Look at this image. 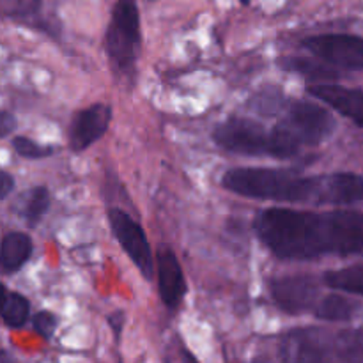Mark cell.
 Masks as SVG:
<instances>
[{"mask_svg": "<svg viewBox=\"0 0 363 363\" xmlns=\"http://www.w3.org/2000/svg\"><path fill=\"white\" fill-rule=\"evenodd\" d=\"M262 243L284 261L363 254V213L269 208L255 220Z\"/></svg>", "mask_w": 363, "mask_h": 363, "instance_id": "cell-1", "label": "cell"}, {"mask_svg": "<svg viewBox=\"0 0 363 363\" xmlns=\"http://www.w3.org/2000/svg\"><path fill=\"white\" fill-rule=\"evenodd\" d=\"M223 188L250 199L301 204L347 206L363 199V177L339 172L301 177L275 169H233L223 174Z\"/></svg>", "mask_w": 363, "mask_h": 363, "instance_id": "cell-2", "label": "cell"}, {"mask_svg": "<svg viewBox=\"0 0 363 363\" xmlns=\"http://www.w3.org/2000/svg\"><path fill=\"white\" fill-rule=\"evenodd\" d=\"M106 50L117 69L124 73L133 69L140 50V14L135 0H117L113 6Z\"/></svg>", "mask_w": 363, "mask_h": 363, "instance_id": "cell-3", "label": "cell"}, {"mask_svg": "<svg viewBox=\"0 0 363 363\" xmlns=\"http://www.w3.org/2000/svg\"><path fill=\"white\" fill-rule=\"evenodd\" d=\"M213 138L222 149L245 156L272 155V130L247 117H233L218 124Z\"/></svg>", "mask_w": 363, "mask_h": 363, "instance_id": "cell-4", "label": "cell"}, {"mask_svg": "<svg viewBox=\"0 0 363 363\" xmlns=\"http://www.w3.org/2000/svg\"><path fill=\"white\" fill-rule=\"evenodd\" d=\"M284 363H333L335 340L321 328L291 330L280 340Z\"/></svg>", "mask_w": 363, "mask_h": 363, "instance_id": "cell-5", "label": "cell"}, {"mask_svg": "<svg viewBox=\"0 0 363 363\" xmlns=\"http://www.w3.org/2000/svg\"><path fill=\"white\" fill-rule=\"evenodd\" d=\"M284 126L293 133L300 145H318L335 130V119L328 110L315 103L296 101L287 110Z\"/></svg>", "mask_w": 363, "mask_h": 363, "instance_id": "cell-6", "label": "cell"}, {"mask_svg": "<svg viewBox=\"0 0 363 363\" xmlns=\"http://www.w3.org/2000/svg\"><path fill=\"white\" fill-rule=\"evenodd\" d=\"M108 222L110 229L116 234L123 250L130 255L142 275L151 280L155 277V259H152L151 245H149L144 229L128 213L121 211V209H110Z\"/></svg>", "mask_w": 363, "mask_h": 363, "instance_id": "cell-7", "label": "cell"}, {"mask_svg": "<svg viewBox=\"0 0 363 363\" xmlns=\"http://www.w3.org/2000/svg\"><path fill=\"white\" fill-rule=\"evenodd\" d=\"M303 46L319 59L344 69L363 71V39L351 34H321L303 41Z\"/></svg>", "mask_w": 363, "mask_h": 363, "instance_id": "cell-8", "label": "cell"}, {"mask_svg": "<svg viewBox=\"0 0 363 363\" xmlns=\"http://www.w3.org/2000/svg\"><path fill=\"white\" fill-rule=\"evenodd\" d=\"M275 303L287 314H301L311 311L318 298V284L308 275L280 277L272 282Z\"/></svg>", "mask_w": 363, "mask_h": 363, "instance_id": "cell-9", "label": "cell"}, {"mask_svg": "<svg viewBox=\"0 0 363 363\" xmlns=\"http://www.w3.org/2000/svg\"><path fill=\"white\" fill-rule=\"evenodd\" d=\"M112 119V108L108 105H92L80 110L74 116L69 128V147L80 152L103 137Z\"/></svg>", "mask_w": 363, "mask_h": 363, "instance_id": "cell-10", "label": "cell"}, {"mask_svg": "<svg viewBox=\"0 0 363 363\" xmlns=\"http://www.w3.org/2000/svg\"><path fill=\"white\" fill-rule=\"evenodd\" d=\"M156 272H158V289L163 303L169 308H176L186 294V282L179 261L170 248H158Z\"/></svg>", "mask_w": 363, "mask_h": 363, "instance_id": "cell-11", "label": "cell"}, {"mask_svg": "<svg viewBox=\"0 0 363 363\" xmlns=\"http://www.w3.org/2000/svg\"><path fill=\"white\" fill-rule=\"evenodd\" d=\"M308 92L363 128V91L333 84H315L308 87Z\"/></svg>", "mask_w": 363, "mask_h": 363, "instance_id": "cell-12", "label": "cell"}, {"mask_svg": "<svg viewBox=\"0 0 363 363\" xmlns=\"http://www.w3.org/2000/svg\"><path fill=\"white\" fill-rule=\"evenodd\" d=\"M30 238L23 233H11L2 241V248H0V266L6 272H16L30 257Z\"/></svg>", "mask_w": 363, "mask_h": 363, "instance_id": "cell-13", "label": "cell"}, {"mask_svg": "<svg viewBox=\"0 0 363 363\" xmlns=\"http://www.w3.org/2000/svg\"><path fill=\"white\" fill-rule=\"evenodd\" d=\"M360 311V305L344 294H328L318 305L315 315L323 321H351Z\"/></svg>", "mask_w": 363, "mask_h": 363, "instance_id": "cell-14", "label": "cell"}, {"mask_svg": "<svg viewBox=\"0 0 363 363\" xmlns=\"http://www.w3.org/2000/svg\"><path fill=\"white\" fill-rule=\"evenodd\" d=\"M335 357L340 363H363V330H344L335 339Z\"/></svg>", "mask_w": 363, "mask_h": 363, "instance_id": "cell-15", "label": "cell"}, {"mask_svg": "<svg viewBox=\"0 0 363 363\" xmlns=\"http://www.w3.org/2000/svg\"><path fill=\"white\" fill-rule=\"evenodd\" d=\"M50 206V194L46 188L38 186L28 190L27 194H23L20 204H18V211L20 215L27 220L30 225L38 223L39 220L45 216V213L48 211Z\"/></svg>", "mask_w": 363, "mask_h": 363, "instance_id": "cell-16", "label": "cell"}, {"mask_svg": "<svg viewBox=\"0 0 363 363\" xmlns=\"http://www.w3.org/2000/svg\"><path fill=\"white\" fill-rule=\"evenodd\" d=\"M325 284L332 289L363 296V264L328 272L325 275Z\"/></svg>", "mask_w": 363, "mask_h": 363, "instance_id": "cell-17", "label": "cell"}, {"mask_svg": "<svg viewBox=\"0 0 363 363\" xmlns=\"http://www.w3.org/2000/svg\"><path fill=\"white\" fill-rule=\"evenodd\" d=\"M4 321L13 328H20L28 318V301L21 294H11L4 305Z\"/></svg>", "mask_w": 363, "mask_h": 363, "instance_id": "cell-18", "label": "cell"}, {"mask_svg": "<svg viewBox=\"0 0 363 363\" xmlns=\"http://www.w3.org/2000/svg\"><path fill=\"white\" fill-rule=\"evenodd\" d=\"M280 64H282L286 69L298 71V73L305 74V77H311L312 80H318V78H333L335 77V73H333V71L326 69V67L319 66V64L312 62V60H307V59H282L280 60Z\"/></svg>", "mask_w": 363, "mask_h": 363, "instance_id": "cell-19", "label": "cell"}, {"mask_svg": "<svg viewBox=\"0 0 363 363\" xmlns=\"http://www.w3.org/2000/svg\"><path fill=\"white\" fill-rule=\"evenodd\" d=\"M41 9V0H4V13L9 16H34Z\"/></svg>", "mask_w": 363, "mask_h": 363, "instance_id": "cell-20", "label": "cell"}, {"mask_svg": "<svg viewBox=\"0 0 363 363\" xmlns=\"http://www.w3.org/2000/svg\"><path fill=\"white\" fill-rule=\"evenodd\" d=\"M14 149L20 156H25V158H45V156H50L53 152L52 147H45V145H39L35 142H32L30 138L18 137L13 140Z\"/></svg>", "mask_w": 363, "mask_h": 363, "instance_id": "cell-21", "label": "cell"}, {"mask_svg": "<svg viewBox=\"0 0 363 363\" xmlns=\"http://www.w3.org/2000/svg\"><path fill=\"white\" fill-rule=\"evenodd\" d=\"M34 328L39 335L45 337V339H50L57 328L55 315L50 314V312H39L34 318Z\"/></svg>", "mask_w": 363, "mask_h": 363, "instance_id": "cell-22", "label": "cell"}, {"mask_svg": "<svg viewBox=\"0 0 363 363\" xmlns=\"http://www.w3.org/2000/svg\"><path fill=\"white\" fill-rule=\"evenodd\" d=\"M14 128H16V119H14L13 113L0 112V138L9 135Z\"/></svg>", "mask_w": 363, "mask_h": 363, "instance_id": "cell-23", "label": "cell"}, {"mask_svg": "<svg viewBox=\"0 0 363 363\" xmlns=\"http://www.w3.org/2000/svg\"><path fill=\"white\" fill-rule=\"evenodd\" d=\"M13 186H14L13 177H11L9 174H6L0 170V201H2V199H6L7 195L11 194Z\"/></svg>", "mask_w": 363, "mask_h": 363, "instance_id": "cell-24", "label": "cell"}, {"mask_svg": "<svg viewBox=\"0 0 363 363\" xmlns=\"http://www.w3.org/2000/svg\"><path fill=\"white\" fill-rule=\"evenodd\" d=\"M110 326H112L113 333H116V337L121 335V330H123V325H124V314L123 312H116V314L110 315Z\"/></svg>", "mask_w": 363, "mask_h": 363, "instance_id": "cell-25", "label": "cell"}, {"mask_svg": "<svg viewBox=\"0 0 363 363\" xmlns=\"http://www.w3.org/2000/svg\"><path fill=\"white\" fill-rule=\"evenodd\" d=\"M6 289H4V286L0 284V311H4V305H6Z\"/></svg>", "mask_w": 363, "mask_h": 363, "instance_id": "cell-26", "label": "cell"}, {"mask_svg": "<svg viewBox=\"0 0 363 363\" xmlns=\"http://www.w3.org/2000/svg\"><path fill=\"white\" fill-rule=\"evenodd\" d=\"M0 363H13L11 362V357L6 353V351H0Z\"/></svg>", "mask_w": 363, "mask_h": 363, "instance_id": "cell-27", "label": "cell"}, {"mask_svg": "<svg viewBox=\"0 0 363 363\" xmlns=\"http://www.w3.org/2000/svg\"><path fill=\"white\" fill-rule=\"evenodd\" d=\"M183 357H184V363H197V360H195V358L191 357V354L188 353V351H184Z\"/></svg>", "mask_w": 363, "mask_h": 363, "instance_id": "cell-28", "label": "cell"}, {"mask_svg": "<svg viewBox=\"0 0 363 363\" xmlns=\"http://www.w3.org/2000/svg\"><path fill=\"white\" fill-rule=\"evenodd\" d=\"M241 4H250V0H240Z\"/></svg>", "mask_w": 363, "mask_h": 363, "instance_id": "cell-29", "label": "cell"}]
</instances>
